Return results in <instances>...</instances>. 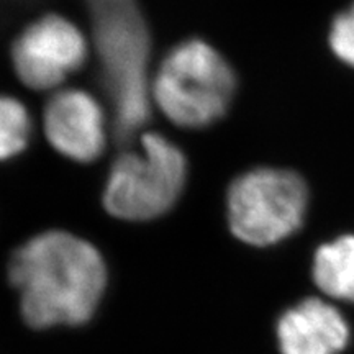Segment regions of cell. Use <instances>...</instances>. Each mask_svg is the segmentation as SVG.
Listing matches in <instances>:
<instances>
[{
	"label": "cell",
	"instance_id": "obj_1",
	"mask_svg": "<svg viewBox=\"0 0 354 354\" xmlns=\"http://www.w3.org/2000/svg\"><path fill=\"white\" fill-rule=\"evenodd\" d=\"M8 279L20 294L26 325L46 330L91 320L107 286V269L91 243L64 232H48L13 253Z\"/></svg>",
	"mask_w": 354,
	"mask_h": 354
},
{
	"label": "cell",
	"instance_id": "obj_2",
	"mask_svg": "<svg viewBox=\"0 0 354 354\" xmlns=\"http://www.w3.org/2000/svg\"><path fill=\"white\" fill-rule=\"evenodd\" d=\"M115 138L128 141L149 117V37L136 0H87Z\"/></svg>",
	"mask_w": 354,
	"mask_h": 354
},
{
	"label": "cell",
	"instance_id": "obj_3",
	"mask_svg": "<svg viewBox=\"0 0 354 354\" xmlns=\"http://www.w3.org/2000/svg\"><path fill=\"white\" fill-rule=\"evenodd\" d=\"M227 61L201 39L183 43L162 61L153 95L159 109L180 127L210 125L227 112L234 94Z\"/></svg>",
	"mask_w": 354,
	"mask_h": 354
},
{
	"label": "cell",
	"instance_id": "obj_4",
	"mask_svg": "<svg viewBox=\"0 0 354 354\" xmlns=\"http://www.w3.org/2000/svg\"><path fill=\"white\" fill-rule=\"evenodd\" d=\"M185 183V158L171 141L148 133L141 153L115 161L104 194L109 214L123 220H149L174 205Z\"/></svg>",
	"mask_w": 354,
	"mask_h": 354
},
{
	"label": "cell",
	"instance_id": "obj_5",
	"mask_svg": "<svg viewBox=\"0 0 354 354\" xmlns=\"http://www.w3.org/2000/svg\"><path fill=\"white\" fill-rule=\"evenodd\" d=\"M307 209V187L292 171L256 169L232 184L228 221L233 234L254 246L284 240L299 230Z\"/></svg>",
	"mask_w": 354,
	"mask_h": 354
},
{
	"label": "cell",
	"instance_id": "obj_6",
	"mask_svg": "<svg viewBox=\"0 0 354 354\" xmlns=\"http://www.w3.org/2000/svg\"><path fill=\"white\" fill-rule=\"evenodd\" d=\"M87 56L86 39L71 21L56 15L30 25L12 48V59L21 82L44 91L56 87L77 71Z\"/></svg>",
	"mask_w": 354,
	"mask_h": 354
},
{
	"label": "cell",
	"instance_id": "obj_7",
	"mask_svg": "<svg viewBox=\"0 0 354 354\" xmlns=\"http://www.w3.org/2000/svg\"><path fill=\"white\" fill-rule=\"evenodd\" d=\"M44 131L57 151L76 161H94L104 151V113L82 91L59 92L48 102Z\"/></svg>",
	"mask_w": 354,
	"mask_h": 354
},
{
	"label": "cell",
	"instance_id": "obj_8",
	"mask_svg": "<svg viewBox=\"0 0 354 354\" xmlns=\"http://www.w3.org/2000/svg\"><path fill=\"white\" fill-rule=\"evenodd\" d=\"M281 354H339L349 342V326L333 305L305 299L277 322Z\"/></svg>",
	"mask_w": 354,
	"mask_h": 354
},
{
	"label": "cell",
	"instance_id": "obj_9",
	"mask_svg": "<svg viewBox=\"0 0 354 354\" xmlns=\"http://www.w3.org/2000/svg\"><path fill=\"white\" fill-rule=\"evenodd\" d=\"M313 281L323 294L354 302V236H343L318 248Z\"/></svg>",
	"mask_w": 354,
	"mask_h": 354
},
{
	"label": "cell",
	"instance_id": "obj_10",
	"mask_svg": "<svg viewBox=\"0 0 354 354\" xmlns=\"http://www.w3.org/2000/svg\"><path fill=\"white\" fill-rule=\"evenodd\" d=\"M30 136V118L24 105L15 99L0 104V154L3 159L24 151Z\"/></svg>",
	"mask_w": 354,
	"mask_h": 354
},
{
	"label": "cell",
	"instance_id": "obj_11",
	"mask_svg": "<svg viewBox=\"0 0 354 354\" xmlns=\"http://www.w3.org/2000/svg\"><path fill=\"white\" fill-rule=\"evenodd\" d=\"M330 43L339 59L354 66V6L336 17L331 28Z\"/></svg>",
	"mask_w": 354,
	"mask_h": 354
}]
</instances>
